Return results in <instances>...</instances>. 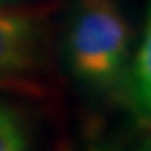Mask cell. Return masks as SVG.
I'll list each match as a JSON object with an SVG mask.
<instances>
[{"label": "cell", "instance_id": "6", "mask_svg": "<svg viewBox=\"0 0 151 151\" xmlns=\"http://www.w3.org/2000/svg\"><path fill=\"white\" fill-rule=\"evenodd\" d=\"M0 2H2V0H0Z\"/></svg>", "mask_w": 151, "mask_h": 151}, {"label": "cell", "instance_id": "2", "mask_svg": "<svg viewBox=\"0 0 151 151\" xmlns=\"http://www.w3.org/2000/svg\"><path fill=\"white\" fill-rule=\"evenodd\" d=\"M33 27L26 18L0 13V73L24 69L33 57Z\"/></svg>", "mask_w": 151, "mask_h": 151}, {"label": "cell", "instance_id": "1", "mask_svg": "<svg viewBox=\"0 0 151 151\" xmlns=\"http://www.w3.org/2000/svg\"><path fill=\"white\" fill-rule=\"evenodd\" d=\"M127 24L111 0H78L68 31V60L95 88H111L127 58Z\"/></svg>", "mask_w": 151, "mask_h": 151}, {"label": "cell", "instance_id": "4", "mask_svg": "<svg viewBox=\"0 0 151 151\" xmlns=\"http://www.w3.org/2000/svg\"><path fill=\"white\" fill-rule=\"evenodd\" d=\"M0 151H26V137L13 113L0 106Z\"/></svg>", "mask_w": 151, "mask_h": 151}, {"label": "cell", "instance_id": "5", "mask_svg": "<svg viewBox=\"0 0 151 151\" xmlns=\"http://www.w3.org/2000/svg\"><path fill=\"white\" fill-rule=\"evenodd\" d=\"M88 151H126V149L111 146V144H95V146H89Z\"/></svg>", "mask_w": 151, "mask_h": 151}, {"label": "cell", "instance_id": "3", "mask_svg": "<svg viewBox=\"0 0 151 151\" xmlns=\"http://www.w3.org/2000/svg\"><path fill=\"white\" fill-rule=\"evenodd\" d=\"M133 95L140 113L151 116V13L133 69Z\"/></svg>", "mask_w": 151, "mask_h": 151}]
</instances>
